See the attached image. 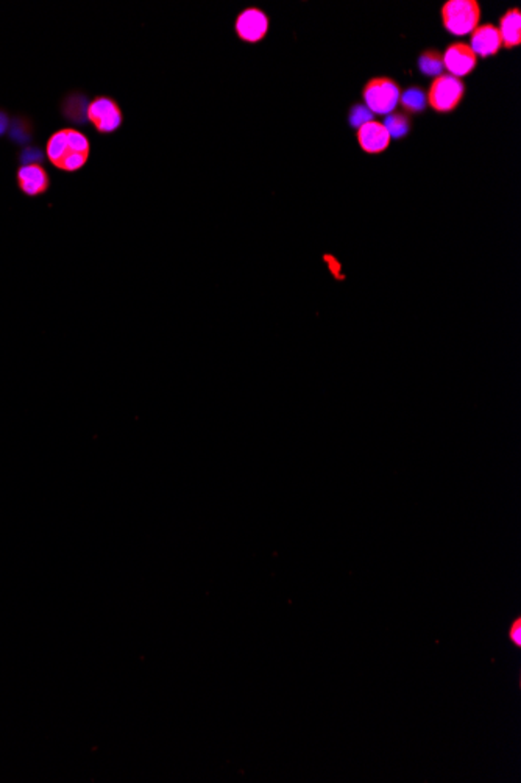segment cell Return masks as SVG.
Here are the masks:
<instances>
[{"label":"cell","instance_id":"6da1fadb","mask_svg":"<svg viewBox=\"0 0 521 783\" xmlns=\"http://www.w3.org/2000/svg\"><path fill=\"white\" fill-rule=\"evenodd\" d=\"M89 153V139L75 129H61L47 139V159L59 171H80L88 163Z\"/></svg>","mask_w":521,"mask_h":783},{"label":"cell","instance_id":"7a4b0ae2","mask_svg":"<svg viewBox=\"0 0 521 783\" xmlns=\"http://www.w3.org/2000/svg\"><path fill=\"white\" fill-rule=\"evenodd\" d=\"M481 20V7L476 0H448L442 7V22L455 36L470 35Z\"/></svg>","mask_w":521,"mask_h":783},{"label":"cell","instance_id":"3957f363","mask_svg":"<svg viewBox=\"0 0 521 783\" xmlns=\"http://www.w3.org/2000/svg\"><path fill=\"white\" fill-rule=\"evenodd\" d=\"M463 94H465V85L463 80L456 79L450 74H440L432 80L426 102L434 112H455L463 102Z\"/></svg>","mask_w":521,"mask_h":783},{"label":"cell","instance_id":"277c9868","mask_svg":"<svg viewBox=\"0 0 521 783\" xmlns=\"http://www.w3.org/2000/svg\"><path fill=\"white\" fill-rule=\"evenodd\" d=\"M365 106L375 114H391L400 102V86L391 77H375L365 83L362 90Z\"/></svg>","mask_w":521,"mask_h":783},{"label":"cell","instance_id":"5b68a950","mask_svg":"<svg viewBox=\"0 0 521 783\" xmlns=\"http://www.w3.org/2000/svg\"><path fill=\"white\" fill-rule=\"evenodd\" d=\"M86 118L100 135H111L124 122V112L114 98L96 96L88 106Z\"/></svg>","mask_w":521,"mask_h":783},{"label":"cell","instance_id":"8992f818","mask_svg":"<svg viewBox=\"0 0 521 783\" xmlns=\"http://www.w3.org/2000/svg\"><path fill=\"white\" fill-rule=\"evenodd\" d=\"M235 30L237 38L244 43H250V44L260 43L268 36V14L264 13L260 8H245L236 18Z\"/></svg>","mask_w":521,"mask_h":783},{"label":"cell","instance_id":"52a82bcc","mask_svg":"<svg viewBox=\"0 0 521 783\" xmlns=\"http://www.w3.org/2000/svg\"><path fill=\"white\" fill-rule=\"evenodd\" d=\"M443 69L456 79L467 77L478 67V57L465 43H453L442 53Z\"/></svg>","mask_w":521,"mask_h":783},{"label":"cell","instance_id":"ba28073f","mask_svg":"<svg viewBox=\"0 0 521 783\" xmlns=\"http://www.w3.org/2000/svg\"><path fill=\"white\" fill-rule=\"evenodd\" d=\"M18 186L20 192L28 198H38L49 192L51 188V177L46 168L38 163H27L20 166L16 174Z\"/></svg>","mask_w":521,"mask_h":783},{"label":"cell","instance_id":"9c48e42d","mask_svg":"<svg viewBox=\"0 0 521 783\" xmlns=\"http://www.w3.org/2000/svg\"><path fill=\"white\" fill-rule=\"evenodd\" d=\"M356 135H358L359 145L365 153H371V155L383 153L391 145V133L387 132L383 122L373 121V119L358 127Z\"/></svg>","mask_w":521,"mask_h":783},{"label":"cell","instance_id":"30bf717a","mask_svg":"<svg viewBox=\"0 0 521 783\" xmlns=\"http://www.w3.org/2000/svg\"><path fill=\"white\" fill-rule=\"evenodd\" d=\"M470 35H471V40H470L469 46L476 53V57H482V59L494 57L500 52V49L502 47L498 27L494 24L478 26Z\"/></svg>","mask_w":521,"mask_h":783},{"label":"cell","instance_id":"8fae6325","mask_svg":"<svg viewBox=\"0 0 521 783\" xmlns=\"http://www.w3.org/2000/svg\"><path fill=\"white\" fill-rule=\"evenodd\" d=\"M500 38H502V47L506 49H514L521 44V12L520 8H510L506 13L502 14L500 20Z\"/></svg>","mask_w":521,"mask_h":783},{"label":"cell","instance_id":"7c38bea8","mask_svg":"<svg viewBox=\"0 0 521 783\" xmlns=\"http://www.w3.org/2000/svg\"><path fill=\"white\" fill-rule=\"evenodd\" d=\"M418 67H420V71L426 75H432V77L440 75L443 69L442 53L436 52V51H426L420 57Z\"/></svg>","mask_w":521,"mask_h":783},{"label":"cell","instance_id":"4fadbf2b","mask_svg":"<svg viewBox=\"0 0 521 783\" xmlns=\"http://www.w3.org/2000/svg\"><path fill=\"white\" fill-rule=\"evenodd\" d=\"M385 129L393 138H403L409 132V119L403 114H391L385 119Z\"/></svg>","mask_w":521,"mask_h":783},{"label":"cell","instance_id":"5bb4252c","mask_svg":"<svg viewBox=\"0 0 521 783\" xmlns=\"http://www.w3.org/2000/svg\"><path fill=\"white\" fill-rule=\"evenodd\" d=\"M400 102L409 112H420V110H424L426 99H424V92L420 91L418 88H412L400 96Z\"/></svg>","mask_w":521,"mask_h":783},{"label":"cell","instance_id":"9a60e30c","mask_svg":"<svg viewBox=\"0 0 521 783\" xmlns=\"http://www.w3.org/2000/svg\"><path fill=\"white\" fill-rule=\"evenodd\" d=\"M509 639L514 643L517 647L521 646V619L517 618L514 624L509 627Z\"/></svg>","mask_w":521,"mask_h":783}]
</instances>
